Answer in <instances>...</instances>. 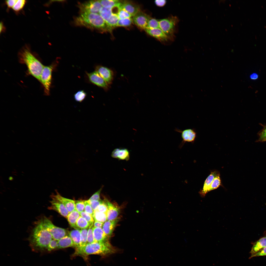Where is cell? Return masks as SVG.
<instances>
[{
  "mask_svg": "<svg viewBox=\"0 0 266 266\" xmlns=\"http://www.w3.org/2000/svg\"><path fill=\"white\" fill-rule=\"evenodd\" d=\"M106 22L113 14L112 9L102 7L99 14Z\"/></svg>",
  "mask_w": 266,
  "mask_h": 266,
  "instance_id": "obj_27",
  "label": "cell"
},
{
  "mask_svg": "<svg viewBox=\"0 0 266 266\" xmlns=\"http://www.w3.org/2000/svg\"><path fill=\"white\" fill-rule=\"evenodd\" d=\"M102 189L101 187L88 200L89 201L99 200L100 199V194Z\"/></svg>",
  "mask_w": 266,
  "mask_h": 266,
  "instance_id": "obj_42",
  "label": "cell"
},
{
  "mask_svg": "<svg viewBox=\"0 0 266 266\" xmlns=\"http://www.w3.org/2000/svg\"><path fill=\"white\" fill-rule=\"evenodd\" d=\"M9 179L10 181H12L13 179V178L12 176H10L9 178Z\"/></svg>",
  "mask_w": 266,
  "mask_h": 266,
  "instance_id": "obj_50",
  "label": "cell"
},
{
  "mask_svg": "<svg viewBox=\"0 0 266 266\" xmlns=\"http://www.w3.org/2000/svg\"><path fill=\"white\" fill-rule=\"evenodd\" d=\"M155 3L156 5L162 7L164 6L166 3V1L165 0H156L155 1Z\"/></svg>",
  "mask_w": 266,
  "mask_h": 266,
  "instance_id": "obj_46",
  "label": "cell"
},
{
  "mask_svg": "<svg viewBox=\"0 0 266 266\" xmlns=\"http://www.w3.org/2000/svg\"><path fill=\"white\" fill-rule=\"evenodd\" d=\"M86 96V93L83 90L78 91L74 95L75 100L77 101L81 102L85 98Z\"/></svg>",
  "mask_w": 266,
  "mask_h": 266,
  "instance_id": "obj_33",
  "label": "cell"
},
{
  "mask_svg": "<svg viewBox=\"0 0 266 266\" xmlns=\"http://www.w3.org/2000/svg\"><path fill=\"white\" fill-rule=\"evenodd\" d=\"M219 173V172L217 171L211 172L205 180L203 188L199 192V193L201 197H204L208 193V190L212 182L215 177Z\"/></svg>",
  "mask_w": 266,
  "mask_h": 266,
  "instance_id": "obj_16",
  "label": "cell"
},
{
  "mask_svg": "<svg viewBox=\"0 0 266 266\" xmlns=\"http://www.w3.org/2000/svg\"><path fill=\"white\" fill-rule=\"evenodd\" d=\"M88 200L94 211L97 209L100 204L103 202V200H93L91 201H89Z\"/></svg>",
  "mask_w": 266,
  "mask_h": 266,
  "instance_id": "obj_41",
  "label": "cell"
},
{
  "mask_svg": "<svg viewBox=\"0 0 266 266\" xmlns=\"http://www.w3.org/2000/svg\"><path fill=\"white\" fill-rule=\"evenodd\" d=\"M73 247H75L74 244L69 235L64 237L58 241L57 248H64Z\"/></svg>",
  "mask_w": 266,
  "mask_h": 266,
  "instance_id": "obj_23",
  "label": "cell"
},
{
  "mask_svg": "<svg viewBox=\"0 0 266 266\" xmlns=\"http://www.w3.org/2000/svg\"><path fill=\"white\" fill-rule=\"evenodd\" d=\"M102 7L112 9L117 6H120L121 1L116 0H99Z\"/></svg>",
  "mask_w": 266,
  "mask_h": 266,
  "instance_id": "obj_25",
  "label": "cell"
},
{
  "mask_svg": "<svg viewBox=\"0 0 266 266\" xmlns=\"http://www.w3.org/2000/svg\"><path fill=\"white\" fill-rule=\"evenodd\" d=\"M80 213L75 210L68 214L67 219L71 226L75 229H80L76 225L77 221L80 216Z\"/></svg>",
  "mask_w": 266,
  "mask_h": 266,
  "instance_id": "obj_22",
  "label": "cell"
},
{
  "mask_svg": "<svg viewBox=\"0 0 266 266\" xmlns=\"http://www.w3.org/2000/svg\"><path fill=\"white\" fill-rule=\"evenodd\" d=\"M221 184V180L220 174H218L212 181L208 190V192L210 191L216 189Z\"/></svg>",
  "mask_w": 266,
  "mask_h": 266,
  "instance_id": "obj_29",
  "label": "cell"
},
{
  "mask_svg": "<svg viewBox=\"0 0 266 266\" xmlns=\"http://www.w3.org/2000/svg\"><path fill=\"white\" fill-rule=\"evenodd\" d=\"M56 193L51 196V199L59 201L66 207L69 213L75 210V201L64 198L57 191Z\"/></svg>",
  "mask_w": 266,
  "mask_h": 266,
  "instance_id": "obj_9",
  "label": "cell"
},
{
  "mask_svg": "<svg viewBox=\"0 0 266 266\" xmlns=\"http://www.w3.org/2000/svg\"><path fill=\"white\" fill-rule=\"evenodd\" d=\"M85 206L84 211L90 214L92 216L94 213V211L92 208L88 200L85 201Z\"/></svg>",
  "mask_w": 266,
  "mask_h": 266,
  "instance_id": "obj_45",
  "label": "cell"
},
{
  "mask_svg": "<svg viewBox=\"0 0 266 266\" xmlns=\"http://www.w3.org/2000/svg\"><path fill=\"white\" fill-rule=\"evenodd\" d=\"M133 22L131 17L119 19L117 27H126L130 26Z\"/></svg>",
  "mask_w": 266,
  "mask_h": 266,
  "instance_id": "obj_31",
  "label": "cell"
},
{
  "mask_svg": "<svg viewBox=\"0 0 266 266\" xmlns=\"http://www.w3.org/2000/svg\"><path fill=\"white\" fill-rule=\"evenodd\" d=\"M107 206L104 200L103 202L100 204L97 209L94 211L107 213Z\"/></svg>",
  "mask_w": 266,
  "mask_h": 266,
  "instance_id": "obj_40",
  "label": "cell"
},
{
  "mask_svg": "<svg viewBox=\"0 0 266 266\" xmlns=\"http://www.w3.org/2000/svg\"><path fill=\"white\" fill-rule=\"evenodd\" d=\"M93 230L95 242H102L107 241L109 237L101 228L93 227Z\"/></svg>",
  "mask_w": 266,
  "mask_h": 266,
  "instance_id": "obj_20",
  "label": "cell"
},
{
  "mask_svg": "<svg viewBox=\"0 0 266 266\" xmlns=\"http://www.w3.org/2000/svg\"><path fill=\"white\" fill-rule=\"evenodd\" d=\"M93 224L91 225L88 229L87 236V243H92L95 242L93 233Z\"/></svg>",
  "mask_w": 266,
  "mask_h": 266,
  "instance_id": "obj_36",
  "label": "cell"
},
{
  "mask_svg": "<svg viewBox=\"0 0 266 266\" xmlns=\"http://www.w3.org/2000/svg\"><path fill=\"white\" fill-rule=\"evenodd\" d=\"M51 199V200L50 201V205L48 207V209L56 211L60 215L67 218L69 213L65 206L59 201Z\"/></svg>",
  "mask_w": 266,
  "mask_h": 266,
  "instance_id": "obj_11",
  "label": "cell"
},
{
  "mask_svg": "<svg viewBox=\"0 0 266 266\" xmlns=\"http://www.w3.org/2000/svg\"><path fill=\"white\" fill-rule=\"evenodd\" d=\"M258 75L256 73H253L251 74L250 76V78L253 80H255L258 78Z\"/></svg>",
  "mask_w": 266,
  "mask_h": 266,
  "instance_id": "obj_48",
  "label": "cell"
},
{
  "mask_svg": "<svg viewBox=\"0 0 266 266\" xmlns=\"http://www.w3.org/2000/svg\"><path fill=\"white\" fill-rule=\"evenodd\" d=\"M80 214L81 216L84 218L88 222L90 226L93 224L94 219L91 215L85 211L82 212Z\"/></svg>",
  "mask_w": 266,
  "mask_h": 266,
  "instance_id": "obj_37",
  "label": "cell"
},
{
  "mask_svg": "<svg viewBox=\"0 0 266 266\" xmlns=\"http://www.w3.org/2000/svg\"><path fill=\"white\" fill-rule=\"evenodd\" d=\"M76 225L80 229H88L90 226L88 222L83 217L81 216L78 219Z\"/></svg>",
  "mask_w": 266,
  "mask_h": 266,
  "instance_id": "obj_30",
  "label": "cell"
},
{
  "mask_svg": "<svg viewBox=\"0 0 266 266\" xmlns=\"http://www.w3.org/2000/svg\"><path fill=\"white\" fill-rule=\"evenodd\" d=\"M265 256H266V247L261 249L256 253L251 254L249 258L251 259L254 257Z\"/></svg>",
  "mask_w": 266,
  "mask_h": 266,
  "instance_id": "obj_43",
  "label": "cell"
},
{
  "mask_svg": "<svg viewBox=\"0 0 266 266\" xmlns=\"http://www.w3.org/2000/svg\"><path fill=\"white\" fill-rule=\"evenodd\" d=\"M88 229V228L81 229L80 230V247L84 246L87 243V236Z\"/></svg>",
  "mask_w": 266,
  "mask_h": 266,
  "instance_id": "obj_32",
  "label": "cell"
},
{
  "mask_svg": "<svg viewBox=\"0 0 266 266\" xmlns=\"http://www.w3.org/2000/svg\"><path fill=\"white\" fill-rule=\"evenodd\" d=\"M68 235L72 239L76 248L80 247L81 242L80 230H72L69 232Z\"/></svg>",
  "mask_w": 266,
  "mask_h": 266,
  "instance_id": "obj_24",
  "label": "cell"
},
{
  "mask_svg": "<svg viewBox=\"0 0 266 266\" xmlns=\"http://www.w3.org/2000/svg\"><path fill=\"white\" fill-rule=\"evenodd\" d=\"M81 13H87L99 14L102 6L99 0H90L79 4Z\"/></svg>",
  "mask_w": 266,
  "mask_h": 266,
  "instance_id": "obj_6",
  "label": "cell"
},
{
  "mask_svg": "<svg viewBox=\"0 0 266 266\" xmlns=\"http://www.w3.org/2000/svg\"><path fill=\"white\" fill-rule=\"evenodd\" d=\"M104 201L108 207L107 213V220L112 221L117 218L120 212V209L116 205L113 204L106 199H105Z\"/></svg>",
  "mask_w": 266,
  "mask_h": 266,
  "instance_id": "obj_12",
  "label": "cell"
},
{
  "mask_svg": "<svg viewBox=\"0 0 266 266\" xmlns=\"http://www.w3.org/2000/svg\"><path fill=\"white\" fill-rule=\"evenodd\" d=\"M95 71L108 84L111 83L113 78V73L111 69L104 66H98L96 67Z\"/></svg>",
  "mask_w": 266,
  "mask_h": 266,
  "instance_id": "obj_14",
  "label": "cell"
},
{
  "mask_svg": "<svg viewBox=\"0 0 266 266\" xmlns=\"http://www.w3.org/2000/svg\"><path fill=\"white\" fill-rule=\"evenodd\" d=\"M74 22L77 26L103 31H110L105 21L98 14L81 13L75 18Z\"/></svg>",
  "mask_w": 266,
  "mask_h": 266,
  "instance_id": "obj_3",
  "label": "cell"
},
{
  "mask_svg": "<svg viewBox=\"0 0 266 266\" xmlns=\"http://www.w3.org/2000/svg\"><path fill=\"white\" fill-rule=\"evenodd\" d=\"M93 217L96 221L104 223L107 220V214L106 213L94 211Z\"/></svg>",
  "mask_w": 266,
  "mask_h": 266,
  "instance_id": "obj_28",
  "label": "cell"
},
{
  "mask_svg": "<svg viewBox=\"0 0 266 266\" xmlns=\"http://www.w3.org/2000/svg\"><path fill=\"white\" fill-rule=\"evenodd\" d=\"M26 2V1L25 0H9L6 1V4L8 8L18 12L22 10Z\"/></svg>",
  "mask_w": 266,
  "mask_h": 266,
  "instance_id": "obj_18",
  "label": "cell"
},
{
  "mask_svg": "<svg viewBox=\"0 0 266 266\" xmlns=\"http://www.w3.org/2000/svg\"><path fill=\"white\" fill-rule=\"evenodd\" d=\"M178 22V19L176 16H171L159 20V28L171 38Z\"/></svg>",
  "mask_w": 266,
  "mask_h": 266,
  "instance_id": "obj_5",
  "label": "cell"
},
{
  "mask_svg": "<svg viewBox=\"0 0 266 266\" xmlns=\"http://www.w3.org/2000/svg\"><path fill=\"white\" fill-rule=\"evenodd\" d=\"M104 223L98 221H95L93 223V227L97 228H101L102 227Z\"/></svg>",
  "mask_w": 266,
  "mask_h": 266,
  "instance_id": "obj_47",
  "label": "cell"
},
{
  "mask_svg": "<svg viewBox=\"0 0 266 266\" xmlns=\"http://www.w3.org/2000/svg\"><path fill=\"white\" fill-rule=\"evenodd\" d=\"M85 200L75 201V210L80 213L84 211L85 206Z\"/></svg>",
  "mask_w": 266,
  "mask_h": 266,
  "instance_id": "obj_34",
  "label": "cell"
},
{
  "mask_svg": "<svg viewBox=\"0 0 266 266\" xmlns=\"http://www.w3.org/2000/svg\"><path fill=\"white\" fill-rule=\"evenodd\" d=\"M56 65V63L55 62L50 65L44 66L42 71L39 81L44 87L46 95H50L52 72Z\"/></svg>",
  "mask_w": 266,
  "mask_h": 266,
  "instance_id": "obj_4",
  "label": "cell"
},
{
  "mask_svg": "<svg viewBox=\"0 0 266 266\" xmlns=\"http://www.w3.org/2000/svg\"><path fill=\"white\" fill-rule=\"evenodd\" d=\"M5 29V28L4 27V25L3 23L2 22H1L0 23V33H1V32H3L4 30Z\"/></svg>",
  "mask_w": 266,
  "mask_h": 266,
  "instance_id": "obj_49",
  "label": "cell"
},
{
  "mask_svg": "<svg viewBox=\"0 0 266 266\" xmlns=\"http://www.w3.org/2000/svg\"><path fill=\"white\" fill-rule=\"evenodd\" d=\"M89 81L96 85L105 89L108 87V84L96 71L86 73Z\"/></svg>",
  "mask_w": 266,
  "mask_h": 266,
  "instance_id": "obj_10",
  "label": "cell"
},
{
  "mask_svg": "<svg viewBox=\"0 0 266 266\" xmlns=\"http://www.w3.org/2000/svg\"><path fill=\"white\" fill-rule=\"evenodd\" d=\"M58 241L54 239L52 240L48 245L47 249L49 251H51L56 248H57Z\"/></svg>",
  "mask_w": 266,
  "mask_h": 266,
  "instance_id": "obj_44",
  "label": "cell"
},
{
  "mask_svg": "<svg viewBox=\"0 0 266 266\" xmlns=\"http://www.w3.org/2000/svg\"><path fill=\"white\" fill-rule=\"evenodd\" d=\"M117 15L119 19L131 17L132 16L129 13L122 8L119 9Z\"/></svg>",
  "mask_w": 266,
  "mask_h": 266,
  "instance_id": "obj_38",
  "label": "cell"
},
{
  "mask_svg": "<svg viewBox=\"0 0 266 266\" xmlns=\"http://www.w3.org/2000/svg\"><path fill=\"white\" fill-rule=\"evenodd\" d=\"M258 142H262L266 138V124L264 125L263 128L258 133Z\"/></svg>",
  "mask_w": 266,
  "mask_h": 266,
  "instance_id": "obj_39",
  "label": "cell"
},
{
  "mask_svg": "<svg viewBox=\"0 0 266 266\" xmlns=\"http://www.w3.org/2000/svg\"><path fill=\"white\" fill-rule=\"evenodd\" d=\"M18 58L20 63L25 64L29 73L39 81L44 66L28 47H25L19 52Z\"/></svg>",
  "mask_w": 266,
  "mask_h": 266,
  "instance_id": "obj_1",
  "label": "cell"
},
{
  "mask_svg": "<svg viewBox=\"0 0 266 266\" xmlns=\"http://www.w3.org/2000/svg\"><path fill=\"white\" fill-rule=\"evenodd\" d=\"M116 250L107 241L95 242L76 248L75 254L84 256L91 254L105 255L114 253Z\"/></svg>",
  "mask_w": 266,
  "mask_h": 266,
  "instance_id": "obj_2",
  "label": "cell"
},
{
  "mask_svg": "<svg viewBox=\"0 0 266 266\" xmlns=\"http://www.w3.org/2000/svg\"><path fill=\"white\" fill-rule=\"evenodd\" d=\"M159 28V20L150 17L149 19L146 28L153 29Z\"/></svg>",
  "mask_w": 266,
  "mask_h": 266,
  "instance_id": "obj_35",
  "label": "cell"
},
{
  "mask_svg": "<svg viewBox=\"0 0 266 266\" xmlns=\"http://www.w3.org/2000/svg\"><path fill=\"white\" fill-rule=\"evenodd\" d=\"M118 221V219L117 218L112 221L107 220L104 223L102 229L108 237L112 235Z\"/></svg>",
  "mask_w": 266,
  "mask_h": 266,
  "instance_id": "obj_19",
  "label": "cell"
},
{
  "mask_svg": "<svg viewBox=\"0 0 266 266\" xmlns=\"http://www.w3.org/2000/svg\"><path fill=\"white\" fill-rule=\"evenodd\" d=\"M266 247V235L260 238L253 244L250 253L254 254Z\"/></svg>",
  "mask_w": 266,
  "mask_h": 266,
  "instance_id": "obj_21",
  "label": "cell"
},
{
  "mask_svg": "<svg viewBox=\"0 0 266 266\" xmlns=\"http://www.w3.org/2000/svg\"><path fill=\"white\" fill-rule=\"evenodd\" d=\"M150 18L148 15L139 11L132 18L133 23L138 27L145 30L147 28L148 21Z\"/></svg>",
  "mask_w": 266,
  "mask_h": 266,
  "instance_id": "obj_8",
  "label": "cell"
},
{
  "mask_svg": "<svg viewBox=\"0 0 266 266\" xmlns=\"http://www.w3.org/2000/svg\"><path fill=\"white\" fill-rule=\"evenodd\" d=\"M111 156L114 158L119 160H128L130 158L129 152L126 149L116 148L112 152Z\"/></svg>",
  "mask_w": 266,
  "mask_h": 266,
  "instance_id": "obj_17",
  "label": "cell"
},
{
  "mask_svg": "<svg viewBox=\"0 0 266 266\" xmlns=\"http://www.w3.org/2000/svg\"><path fill=\"white\" fill-rule=\"evenodd\" d=\"M119 19L117 15L113 14L110 18L106 22L110 31L113 28L117 27Z\"/></svg>",
  "mask_w": 266,
  "mask_h": 266,
  "instance_id": "obj_26",
  "label": "cell"
},
{
  "mask_svg": "<svg viewBox=\"0 0 266 266\" xmlns=\"http://www.w3.org/2000/svg\"><path fill=\"white\" fill-rule=\"evenodd\" d=\"M175 131L180 133L182 140L179 146L181 148L186 142L193 143L197 137V133L193 129H187L183 131L177 128L175 129Z\"/></svg>",
  "mask_w": 266,
  "mask_h": 266,
  "instance_id": "obj_7",
  "label": "cell"
},
{
  "mask_svg": "<svg viewBox=\"0 0 266 266\" xmlns=\"http://www.w3.org/2000/svg\"><path fill=\"white\" fill-rule=\"evenodd\" d=\"M266 142V138L264 139L263 141L262 142Z\"/></svg>",
  "mask_w": 266,
  "mask_h": 266,
  "instance_id": "obj_51",
  "label": "cell"
},
{
  "mask_svg": "<svg viewBox=\"0 0 266 266\" xmlns=\"http://www.w3.org/2000/svg\"><path fill=\"white\" fill-rule=\"evenodd\" d=\"M145 30L149 35L160 41H167L171 39L159 28L153 29L146 28Z\"/></svg>",
  "mask_w": 266,
  "mask_h": 266,
  "instance_id": "obj_13",
  "label": "cell"
},
{
  "mask_svg": "<svg viewBox=\"0 0 266 266\" xmlns=\"http://www.w3.org/2000/svg\"><path fill=\"white\" fill-rule=\"evenodd\" d=\"M121 8L125 10L130 14L132 16H133L139 11V6L135 4L130 1H124L121 2Z\"/></svg>",
  "mask_w": 266,
  "mask_h": 266,
  "instance_id": "obj_15",
  "label": "cell"
}]
</instances>
